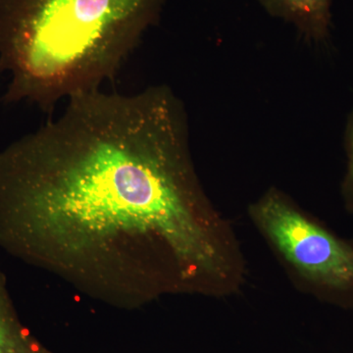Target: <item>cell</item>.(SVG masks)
<instances>
[{"instance_id":"5","label":"cell","mask_w":353,"mask_h":353,"mask_svg":"<svg viewBox=\"0 0 353 353\" xmlns=\"http://www.w3.org/2000/svg\"><path fill=\"white\" fill-rule=\"evenodd\" d=\"M275 12L294 21L306 32L323 36L329 24L330 0H264Z\"/></svg>"},{"instance_id":"1","label":"cell","mask_w":353,"mask_h":353,"mask_svg":"<svg viewBox=\"0 0 353 353\" xmlns=\"http://www.w3.org/2000/svg\"><path fill=\"white\" fill-rule=\"evenodd\" d=\"M0 248L123 310L214 290L226 259L180 101L94 90L0 150Z\"/></svg>"},{"instance_id":"4","label":"cell","mask_w":353,"mask_h":353,"mask_svg":"<svg viewBox=\"0 0 353 353\" xmlns=\"http://www.w3.org/2000/svg\"><path fill=\"white\" fill-rule=\"evenodd\" d=\"M0 353H55L21 321L0 267Z\"/></svg>"},{"instance_id":"6","label":"cell","mask_w":353,"mask_h":353,"mask_svg":"<svg viewBox=\"0 0 353 353\" xmlns=\"http://www.w3.org/2000/svg\"><path fill=\"white\" fill-rule=\"evenodd\" d=\"M347 171L343 181V192L345 204L353 214V113L348 123L347 132Z\"/></svg>"},{"instance_id":"2","label":"cell","mask_w":353,"mask_h":353,"mask_svg":"<svg viewBox=\"0 0 353 353\" xmlns=\"http://www.w3.org/2000/svg\"><path fill=\"white\" fill-rule=\"evenodd\" d=\"M162 0H0L4 101L43 111L113 80Z\"/></svg>"},{"instance_id":"3","label":"cell","mask_w":353,"mask_h":353,"mask_svg":"<svg viewBox=\"0 0 353 353\" xmlns=\"http://www.w3.org/2000/svg\"><path fill=\"white\" fill-rule=\"evenodd\" d=\"M252 216L276 250L316 294L336 305L353 307V243L275 194L262 199Z\"/></svg>"}]
</instances>
